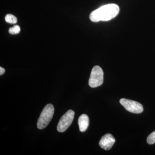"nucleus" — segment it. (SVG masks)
<instances>
[{
  "mask_svg": "<svg viewBox=\"0 0 155 155\" xmlns=\"http://www.w3.org/2000/svg\"><path fill=\"white\" fill-rule=\"evenodd\" d=\"M119 12V8L117 5L108 4L93 11L90 15V19L93 22L109 21L116 17Z\"/></svg>",
  "mask_w": 155,
  "mask_h": 155,
  "instance_id": "f257e3e1",
  "label": "nucleus"
},
{
  "mask_svg": "<svg viewBox=\"0 0 155 155\" xmlns=\"http://www.w3.org/2000/svg\"><path fill=\"white\" fill-rule=\"evenodd\" d=\"M54 113V108L51 104L47 105L44 108L37 122L38 129L45 128L52 119Z\"/></svg>",
  "mask_w": 155,
  "mask_h": 155,
  "instance_id": "f03ea898",
  "label": "nucleus"
},
{
  "mask_svg": "<svg viewBox=\"0 0 155 155\" xmlns=\"http://www.w3.org/2000/svg\"><path fill=\"white\" fill-rule=\"evenodd\" d=\"M104 82V72L99 66L93 67L89 80V85L92 88L98 87L102 84Z\"/></svg>",
  "mask_w": 155,
  "mask_h": 155,
  "instance_id": "7ed1b4c3",
  "label": "nucleus"
},
{
  "mask_svg": "<svg viewBox=\"0 0 155 155\" xmlns=\"http://www.w3.org/2000/svg\"><path fill=\"white\" fill-rule=\"evenodd\" d=\"M75 112L69 110L62 116L58 123L57 130L60 132H64L68 129L73 122Z\"/></svg>",
  "mask_w": 155,
  "mask_h": 155,
  "instance_id": "20e7f679",
  "label": "nucleus"
},
{
  "mask_svg": "<svg viewBox=\"0 0 155 155\" xmlns=\"http://www.w3.org/2000/svg\"><path fill=\"white\" fill-rule=\"evenodd\" d=\"M120 103L125 110L130 113L139 114L143 111V106L140 103L132 100L122 98L120 100Z\"/></svg>",
  "mask_w": 155,
  "mask_h": 155,
  "instance_id": "39448f33",
  "label": "nucleus"
},
{
  "mask_svg": "<svg viewBox=\"0 0 155 155\" xmlns=\"http://www.w3.org/2000/svg\"><path fill=\"white\" fill-rule=\"evenodd\" d=\"M116 141L114 137L110 134H107L102 137L99 142L101 148L106 150H110Z\"/></svg>",
  "mask_w": 155,
  "mask_h": 155,
  "instance_id": "423d86ee",
  "label": "nucleus"
},
{
  "mask_svg": "<svg viewBox=\"0 0 155 155\" xmlns=\"http://www.w3.org/2000/svg\"><path fill=\"white\" fill-rule=\"evenodd\" d=\"M79 130L83 132L86 131L89 124V119L86 114H82L79 117L78 120Z\"/></svg>",
  "mask_w": 155,
  "mask_h": 155,
  "instance_id": "0eeeda50",
  "label": "nucleus"
},
{
  "mask_svg": "<svg viewBox=\"0 0 155 155\" xmlns=\"http://www.w3.org/2000/svg\"><path fill=\"white\" fill-rule=\"evenodd\" d=\"M5 20L6 22L11 24H15L17 23V17L12 14H7L5 17Z\"/></svg>",
  "mask_w": 155,
  "mask_h": 155,
  "instance_id": "6e6552de",
  "label": "nucleus"
},
{
  "mask_svg": "<svg viewBox=\"0 0 155 155\" xmlns=\"http://www.w3.org/2000/svg\"><path fill=\"white\" fill-rule=\"evenodd\" d=\"M147 142L149 144H153L155 143V131L151 133L147 138Z\"/></svg>",
  "mask_w": 155,
  "mask_h": 155,
  "instance_id": "1a4fd4ad",
  "label": "nucleus"
},
{
  "mask_svg": "<svg viewBox=\"0 0 155 155\" xmlns=\"http://www.w3.org/2000/svg\"><path fill=\"white\" fill-rule=\"evenodd\" d=\"M20 28L18 25H14V27L10 28L9 29V32L11 34L14 35L18 34L20 32Z\"/></svg>",
  "mask_w": 155,
  "mask_h": 155,
  "instance_id": "9d476101",
  "label": "nucleus"
},
{
  "mask_svg": "<svg viewBox=\"0 0 155 155\" xmlns=\"http://www.w3.org/2000/svg\"><path fill=\"white\" fill-rule=\"evenodd\" d=\"M5 72V70L2 67H0V75H2Z\"/></svg>",
  "mask_w": 155,
  "mask_h": 155,
  "instance_id": "9b49d317",
  "label": "nucleus"
}]
</instances>
